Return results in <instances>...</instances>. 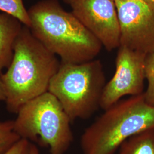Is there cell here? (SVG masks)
<instances>
[{"mask_svg": "<svg viewBox=\"0 0 154 154\" xmlns=\"http://www.w3.org/2000/svg\"><path fill=\"white\" fill-rule=\"evenodd\" d=\"M28 11L33 35L61 62L82 63L100 53V42L57 0L40 1Z\"/></svg>", "mask_w": 154, "mask_h": 154, "instance_id": "6da1fadb", "label": "cell"}, {"mask_svg": "<svg viewBox=\"0 0 154 154\" xmlns=\"http://www.w3.org/2000/svg\"><path fill=\"white\" fill-rule=\"evenodd\" d=\"M61 63L23 25L13 48L9 66L1 75L5 88L7 110L17 114L29 101L48 91Z\"/></svg>", "mask_w": 154, "mask_h": 154, "instance_id": "7a4b0ae2", "label": "cell"}, {"mask_svg": "<svg viewBox=\"0 0 154 154\" xmlns=\"http://www.w3.org/2000/svg\"><path fill=\"white\" fill-rule=\"evenodd\" d=\"M104 111L83 133V154H114L128 138L154 131V107L143 93L121 99Z\"/></svg>", "mask_w": 154, "mask_h": 154, "instance_id": "3957f363", "label": "cell"}, {"mask_svg": "<svg viewBox=\"0 0 154 154\" xmlns=\"http://www.w3.org/2000/svg\"><path fill=\"white\" fill-rule=\"evenodd\" d=\"M106 83L98 60L82 63L61 62L48 91L58 99L72 122L88 119L100 108Z\"/></svg>", "mask_w": 154, "mask_h": 154, "instance_id": "277c9868", "label": "cell"}, {"mask_svg": "<svg viewBox=\"0 0 154 154\" xmlns=\"http://www.w3.org/2000/svg\"><path fill=\"white\" fill-rule=\"evenodd\" d=\"M14 130L22 139L49 149L50 154H65L73 141L72 121L49 91L29 101L17 113Z\"/></svg>", "mask_w": 154, "mask_h": 154, "instance_id": "5b68a950", "label": "cell"}, {"mask_svg": "<svg viewBox=\"0 0 154 154\" xmlns=\"http://www.w3.org/2000/svg\"><path fill=\"white\" fill-rule=\"evenodd\" d=\"M146 54L123 46L118 48L116 72L106 83L100 108L106 110L125 96H137L144 93Z\"/></svg>", "mask_w": 154, "mask_h": 154, "instance_id": "8992f818", "label": "cell"}, {"mask_svg": "<svg viewBox=\"0 0 154 154\" xmlns=\"http://www.w3.org/2000/svg\"><path fill=\"white\" fill-rule=\"evenodd\" d=\"M116 2L120 46L146 54L154 52V9L143 0Z\"/></svg>", "mask_w": 154, "mask_h": 154, "instance_id": "52a82bcc", "label": "cell"}, {"mask_svg": "<svg viewBox=\"0 0 154 154\" xmlns=\"http://www.w3.org/2000/svg\"><path fill=\"white\" fill-rule=\"evenodd\" d=\"M72 13L109 51L120 46V28L114 0H63Z\"/></svg>", "mask_w": 154, "mask_h": 154, "instance_id": "ba28073f", "label": "cell"}, {"mask_svg": "<svg viewBox=\"0 0 154 154\" xmlns=\"http://www.w3.org/2000/svg\"><path fill=\"white\" fill-rule=\"evenodd\" d=\"M23 25L14 17L0 13V74L11 62L14 42Z\"/></svg>", "mask_w": 154, "mask_h": 154, "instance_id": "9c48e42d", "label": "cell"}, {"mask_svg": "<svg viewBox=\"0 0 154 154\" xmlns=\"http://www.w3.org/2000/svg\"><path fill=\"white\" fill-rule=\"evenodd\" d=\"M118 149V154H154V131L132 136L122 143Z\"/></svg>", "mask_w": 154, "mask_h": 154, "instance_id": "30bf717a", "label": "cell"}, {"mask_svg": "<svg viewBox=\"0 0 154 154\" xmlns=\"http://www.w3.org/2000/svg\"><path fill=\"white\" fill-rule=\"evenodd\" d=\"M0 11L14 17L23 25L30 27V17L23 0H0Z\"/></svg>", "mask_w": 154, "mask_h": 154, "instance_id": "8fae6325", "label": "cell"}, {"mask_svg": "<svg viewBox=\"0 0 154 154\" xmlns=\"http://www.w3.org/2000/svg\"><path fill=\"white\" fill-rule=\"evenodd\" d=\"M20 139L14 130L13 121H0V154H4Z\"/></svg>", "mask_w": 154, "mask_h": 154, "instance_id": "7c38bea8", "label": "cell"}, {"mask_svg": "<svg viewBox=\"0 0 154 154\" xmlns=\"http://www.w3.org/2000/svg\"><path fill=\"white\" fill-rule=\"evenodd\" d=\"M144 72L145 79L147 81L148 85L143 94L146 102L154 107V52L146 55Z\"/></svg>", "mask_w": 154, "mask_h": 154, "instance_id": "4fadbf2b", "label": "cell"}, {"mask_svg": "<svg viewBox=\"0 0 154 154\" xmlns=\"http://www.w3.org/2000/svg\"><path fill=\"white\" fill-rule=\"evenodd\" d=\"M31 143L27 139L21 138L11 148L3 154H29Z\"/></svg>", "mask_w": 154, "mask_h": 154, "instance_id": "5bb4252c", "label": "cell"}, {"mask_svg": "<svg viewBox=\"0 0 154 154\" xmlns=\"http://www.w3.org/2000/svg\"><path fill=\"white\" fill-rule=\"evenodd\" d=\"M6 99V94L5 88L0 75V102L3 101L5 102Z\"/></svg>", "mask_w": 154, "mask_h": 154, "instance_id": "9a60e30c", "label": "cell"}, {"mask_svg": "<svg viewBox=\"0 0 154 154\" xmlns=\"http://www.w3.org/2000/svg\"><path fill=\"white\" fill-rule=\"evenodd\" d=\"M29 154H39V150L35 145L31 144Z\"/></svg>", "mask_w": 154, "mask_h": 154, "instance_id": "2e32d148", "label": "cell"}, {"mask_svg": "<svg viewBox=\"0 0 154 154\" xmlns=\"http://www.w3.org/2000/svg\"><path fill=\"white\" fill-rule=\"evenodd\" d=\"M149 6L154 9V0H143Z\"/></svg>", "mask_w": 154, "mask_h": 154, "instance_id": "e0dca14e", "label": "cell"}, {"mask_svg": "<svg viewBox=\"0 0 154 154\" xmlns=\"http://www.w3.org/2000/svg\"><path fill=\"white\" fill-rule=\"evenodd\" d=\"M114 1H139V0H114Z\"/></svg>", "mask_w": 154, "mask_h": 154, "instance_id": "ac0fdd59", "label": "cell"}]
</instances>
